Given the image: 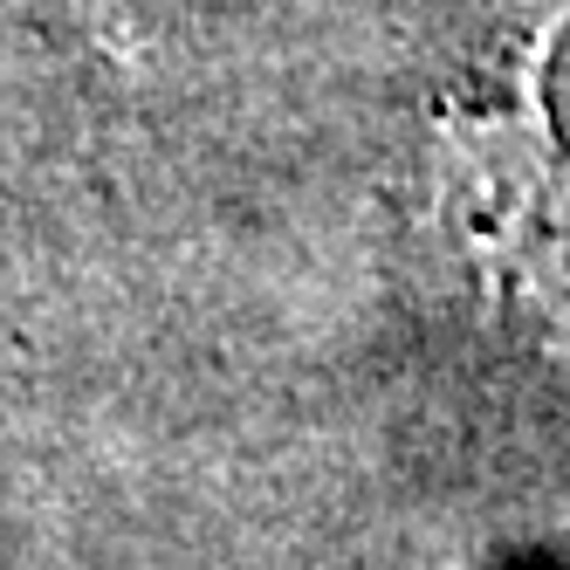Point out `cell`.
Returning <instances> with one entry per match:
<instances>
[{
	"mask_svg": "<svg viewBox=\"0 0 570 570\" xmlns=\"http://www.w3.org/2000/svg\"><path fill=\"white\" fill-rule=\"evenodd\" d=\"M570 0L522 35L474 104L440 110L433 199L454 248L474 262L481 296L543 357L570 364V151L543 97V69Z\"/></svg>",
	"mask_w": 570,
	"mask_h": 570,
	"instance_id": "1",
	"label": "cell"
}]
</instances>
